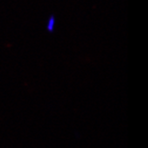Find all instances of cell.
Instances as JSON below:
<instances>
[{
    "instance_id": "obj_1",
    "label": "cell",
    "mask_w": 148,
    "mask_h": 148,
    "mask_svg": "<svg viewBox=\"0 0 148 148\" xmlns=\"http://www.w3.org/2000/svg\"><path fill=\"white\" fill-rule=\"evenodd\" d=\"M54 26H55V17L52 15V16H50V18L49 19L48 23H47V29H48V31L49 32H53Z\"/></svg>"
}]
</instances>
